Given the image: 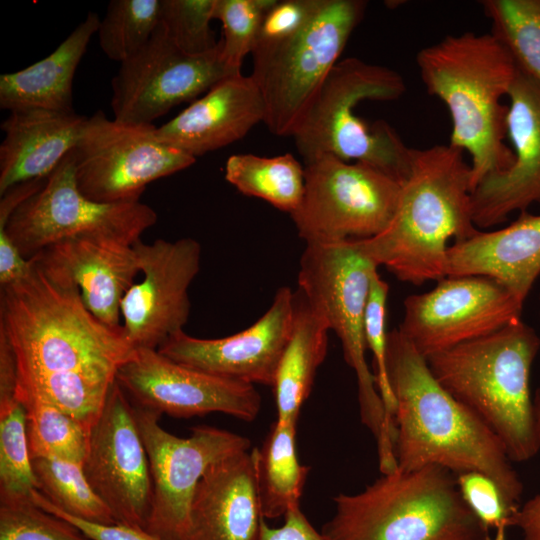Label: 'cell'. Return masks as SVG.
Masks as SVG:
<instances>
[{
  "instance_id": "39",
  "label": "cell",
  "mask_w": 540,
  "mask_h": 540,
  "mask_svg": "<svg viewBox=\"0 0 540 540\" xmlns=\"http://www.w3.org/2000/svg\"><path fill=\"white\" fill-rule=\"evenodd\" d=\"M459 491L483 526L495 531V540H506V530L513 526V518L521 505L511 502L500 486L479 472L456 475Z\"/></svg>"
},
{
  "instance_id": "5",
  "label": "cell",
  "mask_w": 540,
  "mask_h": 540,
  "mask_svg": "<svg viewBox=\"0 0 540 540\" xmlns=\"http://www.w3.org/2000/svg\"><path fill=\"white\" fill-rule=\"evenodd\" d=\"M539 349L536 331L520 320L426 358L435 379L489 426L512 462L540 449L530 393Z\"/></svg>"
},
{
  "instance_id": "2",
  "label": "cell",
  "mask_w": 540,
  "mask_h": 540,
  "mask_svg": "<svg viewBox=\"0 0 540 540\" xmlns=\"http://www.w3.org/2000/svg\"><path fill=\"white\" fill-rule=\"evenodd\" d=\"M387 372L396 406L394 454L405 471L439 466L479 472L521 505L523 484L498 436L435 379L427 360L398 328L387 337Z\"/></svg>"
},
{
  "instance_id": "36",
  "label": "cell",
  "mask_w": 540,
  "mask_h": 540,
  "mask_svg": "<svg viewBox=\"0 0 540 540\" xmlns=\"http://www.w3.org/2000/svg\"><path fill=\"white\" fill-rule=\"evenodd\" d=\"M266 13L258 0H215L214 19L222 23L221 57L241 72L244 58L252 53Z\"/></svg>"
},
{
  "instance_id": "32",
  "label": "cell",
  "mask_w": 540,
  "mask_h": 540,
  "mask_svg": "<svg viewBox=\"0 0 540 540\" xmlns=\"http://www.w3.org/2000/svg\"><path fill=\"white\" fill-rule=\"evenodd\" d=\"M491 32L511 53L517 67L540 85V0H483Z\"/></svg>"
},
{
  "instance_id": "34",
  "label": "cell",
  "mask_w": 540,
  "mask_h": 540,
  "mask_svg": "<svg viewBox=\"0 0 540 540\" xmlns=\"http://www.w3.org/2000/svg\"><path fill=\"white\" fill-rule=\"evenodd\" d=\"M161 0H111L97 30L99 45L122 63L151 39L160 23Z\"/></svg>"
},
{
  "instance_id": "24",
  "label": "cell",
  "mask_w": 540,
  "mask_h": 540,
  "mask_svg": "<svg viewBox=\"0 0 540 540\" xmlns=\"http://www.w3.org/2000/svg\"><path fill=\"white\" fill-rule=\"evenodd\" d=\"M86 120L75 111H11L1 124L0 195L17 184L47 179L78 144Z\"/></svg>"
},
{
  "instance_id": "41",
  "label": "cell",
  "mask_w": 540,
  "mask_h": 540,
  "mask_svg": "<svg viewBox=\"0 0 540 540\" xmlns=\"http://www.w3.org/2000/svg\"><path fill=\"white\" fill-rule=\"evenodd\" d=\"M31 500L41 509L72 523L92 540H164L143 528L120 523L98 524L73 517L55 507L39 490L32 493Z\"/></svg>"
},
{
  "instance_id": "44",
  "label": "cell",
  "mask_w": 540,
  "mask_h": 540,
  "mask_svg": "<svg viewBox=\"0 0 540 540\" xmlns=\"http://www.w3.org/2000/svg\"><path fill=\"white\" fill-rule=\"evenodd\" d=\"M513 526L521 530L523 540H540V493L521 504L514 515Z\"/></svg>"
},
{
  "instance_id": "14",
  "label": "cell",
  "mask_w": 540,
  "mask_h": 540,
  "mask_svg": "<svg viewBox=\"0 0 540 540\" xmlns=\"http://www.w3.org/2000/svg\"><path fill=\"white\" fill-rule=\"evenodd\" d=\"M523 303L496 279L446 276L404 300L398 330L427 358L520 321Z\"/></svg>"
},
{
  "instance_id": "19",
  "label": "cell",
  "mask_w": 540,
  "mask_h": 540,
  "mask_svg": "<svg viewBox=\"0 0 540 540\" xmlns=\"http://www.w3.org/2000/svg\"><path fill=\"white\" fill-rule=\"evenodd\" d=\"M294 291L280 287L267 311L251 326L222 338H198L181 330L157 349L184 366L247 383L273 385L293 322Z\"/></svg>"
},
{
  "instance_id": "43",
  "label": "cell",
  "mask_w": 540,
  "mask_h": 540,
  "mask_svg": "<svg viewBox=\"0 0 540 540\" xmlns=\"http://www.w3.org/2000/svg\"><path fill=\"white\" fill-rule=\"evenodd\" d=\"M17 364L8 341L0 335V403L16 398Z\"/></svg>"
},
{
  "instance_id": "45",
  "label": "cell",
  "mask_w": 540,
  "mask_h": 540,
  "mask_svg": "<svg viewBox=\"0 0 540 540\" xmlns=\"http://www.w3.org/2000/svg\"><path fill=\"white\" fill-rule=\"evenodd\" d=\"M533 408H534V415H535V420L537 424V429L540 435V387L536 391L535 397L533 399Z\"/></svg>"
},
{
  "instance_id": "17",
  "label": "cell",
  "mask_w": 540,
  "mask_h": 540,
  "mask_svg": "<svg viewBox=\"0 0 540 540\" xmlns=\"http://www.w3.org/2000/svg\"><path fill=\"white\" fill-rule=\"evenodd\" d=\"M84 474L117 523L146 528L152 480L134 405L115 381L92 426Z\"/></svg>"
},
{
  "instance_id": "31",
  "label": "cell",
  "mask_w": 540,
  "mask_h": 540,
  "mask_svg": "<svg viewBox=\"0 0 540 540\" xmlns=\"http://www.w3.org/2000/svg\"><path fill=\"white\" fill-rule=\"evenodd\" d=\"M38 490L58 509L84 521L117 524L111 509L89 484L82 464L56 458L32 459Z\"/></svg>"
},
{
  "instance_id": "26",
  "label": "cell",
  "mask_w": 540,
  "mask_h": 540,
  "mask_svg": "<svg viewBox=\"0 0 540 540\" xmlns=\"http://www.w3.org/2000/svg\"><path fill=\"white\" fill-rule=\"evenodd\" d=\"M100 19L94 12L44 59L0 76V108L8 111L43 109L73 112L72 85L77 67Z\"/></svg>"
},
{
  "instance_id": "15",
  "label": "cell",
  "mask_w": 540,
  "mask_h": 540,
  "mask_svg": "<svg viewBox=\"0 0 540 540\" xmlns=\"http://www.w3.org/2000/svg\"><path fill=\"white\" fill-rule=\"evenodd\" d=\"M240 73L223 61L220 41L209 53L190 55L174 44L159 23L148 43L121 63L111 81L114 119L152 124L175 106Z\"/></svg>"
},
{
  "instance_id": "30",
  "label": "cell",
  "mask_w": 540,
  "mask_h": 540,
  "mask_svg": "<svg viewBox=\"0 0 540 540\" xmlns=\"http://www.w3.org/2000/svg\"><path fill=\"white\" fill-rule=\"evenodd\" d=\"M26 412L31 458H56L83 464L90 430L75 418L27 391H16Z\"/></svg>"
},
{
  "instance_id": "1",
  "label": "cell",
  "mask_w": 540,
  "mask_h": 540,
  "mask_svg": "<svg viewBox=\"0 0 540 540\" xmlns=\"http://www.w3.org/2000/svg\"><path fill=\"white\" fill-rule=\"evenodd\" d=\"M30 260L24 277L0 287V335L16 359L17 388L91 423L134 348L122 325L88 310L70 277Z\"/></svg>"
},
{
  "instance_id": "10",
  "label": "cell",
  "mask_w": 540,
  "mask_h": 540,
  "mask_svg": "<svg viewBox=\"0 0 540 540\" xmlns=\"http://www.w3.org/2000/svg\"><path fill=\"white\" fill-rule=\"evenodd\" d=\"M157 222V213L142 202L100 203L87 198L75 179L73 150L22 202L6 224H0V256L17 250L27 260L45 248L86 234L115 236L135 244Z\"/></svg>"
},
{
  "instance_id": "40",
  "label": "cell",
  "mask_w": 540,
  "mask_h": 540,
  "mask_svg": "<svg viewBox=\"0 0 540 540\" xmlns=\"http://www.w3.org/2000/svg\"><path fill=\"white\" fill-rule=\"evenodd\" d=\"M321 0H278L263 17L255 46L288 39L311 20Z\"/></svg>"
},
{
  "instance_id": "42",
  "label": "cell",
  "mask_w": 540,
  "mask_h": 540,
  "mask_svg": "<svg viewBox=\"0 0 540 540\" xmlns=\"http://www.w3.org/2000/svg\"><path fill=\"white\" fill-rule=\"evenodd\" d=\"M284 518L283 525L276 528L268 526L263 519L258 540H327L310 523L300 506L290 509Z\"/></svg>"
},
{
  "instance_id": "12",
  "label": "cell",
  "mask_w": 540,
  "mask_h": 540,
  "mask_svg": "<svg viewBox=\"0 0 540 540\" xmlns=\"http://www.w3.org/2000/svg\"><path fill=\"white\" fill-rule=\"evenodd\" d=\"M153 124L87 117L73 149L80 191L100 203L139 202L148 184L182 171L196 158L161 141Z\"/></svg>"
},
{
  "instance_id": "11",
  "label": "cell",
  "mask_w": 540,
  "mask_h": 540,
  "mask_svg": "<svg viewBox=\"0 0 540 540\" xmlns=\"http://www.w3.org/2000/svg\"><path fill=\"white\" fill-rule=\"evenodd\" d=\"M400 192L375 167L321 155L305 163L303 197L290 215L306 244L371 238L391 222Z\"/></svg>"
},
{
  "instance_id": "38",
  "label": "cell",
  "mask_w": 540,
  "mask_h": 540,
  "mask_svg": "<svg viewBox=\"0 0 540 540\" xmlns=\"http://www.w3.org/2000/svg\"><path fill=\"white\" fill-rule=\"evenodd\" d=\"M389 285L378 271L372 274L364 316V335L373 357V374L376 386L388 416L393 420L395 398L387 372L386 304ZM394 422V420H393Z\"/></svg>"
},
{
  "instance_id": "16",
  "label": "cell",
  "mask_w": 540,
  "mask_h": 540,
  "mask_svg": "<svg viewBox=\"0 0 540 540\" xmlns=\"http://www.w3.org/2000/svg\"><path fill=\"white\" fill-rule=\"evenodd\" d=\"M115 381L138 407L178 418L224 413L254 420L261 396L254 385L179 364L157 349L136 348Z\"/></svg>"
},
{
  "instance_id": "23",
  "label": "cell",
  "mask_w": 540,
  "mask_h": 540,
  "mask_svg": "<svg viewBox=\"0 0 540 540\" xmlns=\"http://www.w3.org/2000/svg\"><path fill=\"white\" fill-rule=\"evenodd\" d=\"M263 519L252 449L207 470L194 493L183 540H258Z\"/></svg>"
},
{
  "instance_id": "18",
  "label": "cell",
  "mask_w": 540,
  "mask_h": 540,
  "mask_svg": "<svg viewBox=\"0 0 540 540\" xmlns=\"http://www.w3.org/2000/svg\"><path fill=\"white\" fill-rule=\"evenodd\" d=\"M143 279L121 302L125 335L134 349H158L184 330L191 303L189 287L200 269L201 246L191 237L134 244Z\"/></svg>"
},
{
  "instance_id": "13",
  "label": "cell",
  "mask_w": 540,
  "mask_h": 540,
  "mask_svg": "<svg viewBox=\"0 0 540 540\" xmlns=\"http://www.w3.org/2000/svg\"><path fill=\"white\" fill-rule=\"evenodd\" d=\"M134 411L152 480L145 529L164 540H183L201 478L214 464L248 451L250 441L206 425L193 427L189 437H177L160 426L159 413L135 405Z\"/></svg>"
},
{
  "instance_id": "33",
  "label": "cell",
  "mask_w": 540,
  "mask_h": 540,
  "mask_svg": "<svg viewBox=\"0 0 540 540\" xmlns=\"http://www.w3.org/2000/svg\"><path fill=\"white\" fill-rule=\"evenodd\" d=\"M35 490L26 412L16 397L0 403V503L30 501Z\"/></svg>"
},
{
  "instance_id": "29",
  "label": "cell",
  "mask_w": 540,
  "mask_h": 540,
  "mask_svg": "<svg viewBox=\"0 0 540 540\" xmlns=\"http://www.w3.org/2000/svg\"><path fill=\"white\" fill-rule=\"evenodd\" d=\"M225 179L243 195L292 214L303 197L305 167L290 153L274 157L234 154L226 161Z\"/></svg>"
},
{
  "instance_id": "25",
  "label": "cell",
  "mask_w": 540,
  "mask_h": 540,
  "mask_svg": "<svg viewBox=\"0 0 540 540\" xmlns=\"http://www.w3.org/2000/svg\"><path fill=\"white\" fill-rule=\"evenodd\" d=\"M465 275L496 279L525 301L540 275V215L524 211L507 227L450 245L446 276Z\"/></svg>"
},
{
  "instance_id": "35",
  "label": "cell",
  "mask_w": 540,
  "mask_h": 540,
  "mask_svg": "<svg viewBox=\"0 0 540 540\" xmlns=\"http://www.w3.org/2000/svg\"><path fill=\"white\" fill-rule=\"evenodd\" d=\"M215 0H161L160 25L183 52L203 55L219 44L210 26Z\"/></svg>"
},
{
  "instance_id": "3",
  "label": "cell",
  "mask_w": 540,
  "mask_h": 540,
  "mask_svg": "<svg viewBox=\"0 0 540 540\" xmlns=\"http://www.w3.org/2000/svg\"><path fill=\"white\" fill-rule=\"evenodd\" d=\"M478 231L471 211V167L451 145L414 149L395 214L380 234L354 239L377 267L413 285L446 277L448 242Z\"/></svg>"
},
{
  "instance_id": "27",
  "label": "cell",
  "mask_w": 540,
  "mask_h": 540,
  "mask_svg": "<svg viewBox=\"0 0 540 540\" xmlns=\"http://www.w3.org/2000/svg\"><path fill=\"white\" fill-rule=\"evenodd\" d=\"M323 316L294 291L292 330L272 385L277 421L297 424L315 375L326 357L328 332Z\"/></svg>"
},
{
  "instance_id": "4",
  "label": "cell",
  "mask_w": 540,
  "mask_h": 540,
  "mask_svg": "<svg viewBox=\"0 0 540 540\" xmlns=\"http://www.w3.org/2000/svg\"><path fill=\"white\" fill-rule=\"evenodd\" d=\"M427 92L447 107L449 145L471 157V191L486 176L506 170L513 152L506 138L508 96L516 63L492 32L447 35L416 56Z\"/></svg>"
},
{
  "instance_id": "9",
  "label": "cell",
  "mask_w": 540,
  "mask_h": 540,
  "mask_svg": "<svg viewBox=\"0 0 540 540\" xmlns=\"http://www.w3.org/2000/svg\"><path fill=\"white\" fill-rule=\"evenodd\" d=\"M377 268L354 239L307 243L299 262L297 289L339 338L345 361L356 375L361 421L376 445L386 447L392 441L394 424L367 364L364 335L370 282Z\"/></svg>"
},
{
  "instance_id": "28",
  "label": "cell",
  "mask_w": 540,
  "mask_h": 540,
  "mask_svg": "<svg viewBox=\"0 0 540 540\" xmlns=\"http://www.w3.org/2000/svg\"><path fill=\"white\" fill-rule=\"evenodd\" d=\"M262 516L274 519L300 506L310 468L296 450V424L275 421L262 444L254 448Z\"/></svg>"
},
{
  "instance_id": "22",
  "label": "cell",
  "mask_w": 540,
  "mask_h": 540,
  "mask_svg": "<svg viewBox=\"0 0 540 540\" xmlns=\"http://www.w3.org/2000/svg\"><path fill=\"white\" fill-rule=\"evenodd\" d=\"M262 95L251 76H228L164 125L157 137L197 158L242 139L264 121Z\"/></svg>"
},
{
  "instance_id": "37",
  "label": "cell",
  "mask_w": 540,
  "mask_h": 540,
  "mask_svg": "<svg viewBox=\"0 0 540 540\" xmlns=\"http://www.w3.org/2000/svg\"><path fill=\"white\" fill-rule=\"evenodd\" d=\"M0 540H92L30 501L0 503Z\"/></svg>"
},
{
  "instance_id": "6",
  "label": "cell",
  "mask_w": 540,
  "mask_h": 540,
  "mask_svg": "<svg viewBox=\"0 0 540 540\" xmlns=\"http://www.w3.org/2000/svg\"><path fill=\"white\" fill-rule=\"evenodd\" d=\"M333 501L334 514L321 531L327 540H491L456 475L439 466L396 468Z\"/></svg>"
},
{
  "instance_id": "20",
  "label": "cell",
  "mask_w": 540,
  "mask_h": 540,
  "mask_svg": "<svg viewBox=\"0 0 540 540\" xmlns=\"http://www.w3.org/2000/svg\"><path fill=\"white\" fill-rule=\"evenodd\" d=\"M507 98L506 136L513 161L506 170L484 177L471 191L472 219L479 229L540 204V85L516 65Z\"/></svg>"
},
{
  "instance_id": "7",
  "label": "cell",
  "mask_w": 540,
  "mask_h": 540,
  "mask_svg": "<svg viewBox=\"0 0 540 540\" xmlns=\"http://www.w3.org/2000/svg\"><path fill=\"white\" fill-rule=\"evenodd\" d=\"M405 92L403 77L391 68L355 57L340 60L293 136L298 153L305 163L321 155L354 160L402 184L409 175L414 148L389 123H368L355 108L365 100H397Z\"/></svg>"
},
{
  "instance_id": "21",
  "label": "cell",
  "mask_w": 540,
  "mask_h": 540,
  "mask_svg": "<svg viewBox=\"0 0 540 540\" xmlns=\"http://www.w3.org/2000/svg\"><path fill=\"white\" fill-rule=\"evenodd\" d=\"M33 258L70 277L99 320L121 326L122 299L140 272L133 243L105 234H86L59 241Z\"/></svg>"
},
{
  "instance_id": "8",
  "label": "cell",
  "mask_w": 540,
  "mask_h": 540,
  "mask_svg": "<svg viewBox=\"0 0 540 540\" xmlns=\"http://www.w3.org/2000/svg\"><path fill=\"white\" fill-rule=\"evenodd\" d=\"M367 7L363 0H321L308 24L278 43L252 51L251 78L263 98V123L277 136H294Z\"/></svg>"
}]
</instances>
